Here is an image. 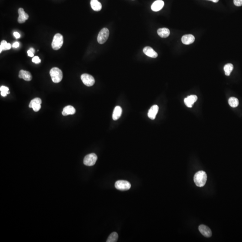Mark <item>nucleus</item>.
Masks as SVG:
<instances>
[{
  "label": "nucleus",
  "mask_w": 242,
  "mask_h": 242,
  "mask_svg": "<svg viewBox=\"0 0 242 242\" xmlns=\"http://www.w3.org/2000/svg\"><path fill=\"white\" fill-rule=\"evenodd\" d=\"M11 48V45L10 43H7L5 40H2L1 42L0 45V53L2 52L3 50H8Z\"/></svg>",
  "instance_id": "obj_20"
},
{
  "label": "nucleus",
  "mask_w": 242,
  "mask_h": 242,
  "mask_svg": "<svg viewBox=\"0 0 242 242\" xmlns=\"http://www.w3.org/2000/svg\"><path fill=\"white\" fill-rule=\"evenodd\" d=\"M211 1H212L213 2H214L217 3V2H218L219 0H211Z\"/></svg>",
  "instance_id": "obj_33"
},
{
  "label": "nucleus",
  "mask_w": 242,
  "mask_h": 242,
  "mask_svg": "<svg viewBox=\"0 0 242 242\" xmlns=\"http://www.w3.org/2000/svg\"><path fill=\"white\" fill-rule=\"evenodd\" d=\"M118 234L116 232H113L108 238L107 242H116L118 240Z\"/></svg>",
  "instance_id": "obj_23"
},
{
  "label": "nucleus",
  "mask_w": 242,
  "mask_h": 242,
  "mask_svg": "<svg viewBox=\"0 0 242 242\" xmlns=\"http://www.w3.org/2000/svg\"><path fill=\"white\" fill-rule=\"evenodd\" d=\"M115 187L117 189L120 191H127L130 189L131 185L128 181L125 180H118L116 182Z\"/></svg>",
  "instance_id": "obj_5"
},
{
  "label": "nucleus",
  "mask_w": 242,
  "mask_h": 242,
  "mask_svg": "<svg viewBox=\"0 0 242 242\" xmlns=\"http://www.w3.org/2000/svg\"><path fill=\"white\" fill-rule=\"evenodd\" d=\"M109 32L108 29L104 28L101 30L97 37V41L100 44L105 43L109 37Z\"/></svg>",
  "instance_id": "obj_4"
},
{
  "label": "nucleus",
  "mask_w": 242,
  "mask_h": 242,
  "mask_svg": "<svg viewBox=\"0 0 242 242\" xmlns=\"http://www.w3.org/2000/svg\"><path fill=\"white\" fill-rule=\"evenodd\" d=\"M13 36L16 39H19L20 37V35L18 32H13Z\"/></svg>",
  "instance_id": "obj_30"
},
{
  "label": "nucleus",
  "mask_w": 242,
  "mask_h": 242,
  "mask_svg": "<svg viewBox=\"0 0 242 242\" xmlns=\"http://www.w3.org/2000/svg\"><path fill=\"white\" fill-rule=\"evenodd\" d=\"M97 160V157L95 154L87 155L84 157L83 163L87 166H92L95 165Z\"/></svg>",
  "instance_id": "obj_6"
},
{
  "label": "nucleus",
  "mask_w": 242,
  "mask_h": 242,
  "mask_svg": "<svg viewBox=\"0 0 242 242\" xmlns=\"http://www.w3.org/2000/svg\"><path fill=\"white\" fill-rule=\"evenodd\" d=\"M52 80L54 83H59L63 78L62 71L58 67H53L50 71Z\"/></svg>",
  "instance_id": "obj_2"
},
{
  "label": "nucleus",
  "mask_w": 242,
  "mask_h": 242,
  "mask_svg": "<svg viewBox=\"0 0 242 242\" xmlns=\"http://www.w3.org/2000/svg\"><path fill=\"white\" fill-rule=\"evenodd\" d=\"M19 46V43L18 42H15L13 44L12 47L14 48H17Z\"/></svg>",
  "instance_id": "obj_29"
},
{
  "label": "nucleus",
  "mask_w": 242,
  "mask_h": 242,
  "mask_svg": "<svg viewBox=\"0 0 242 242\" xmlns=\"http://www.w3.org/2000/svg\"><path fill=\"white\" fill-rule=\"evenodd\" d=\"M41 103L42 100L40 98H36L33 99V100H31L30 103L29 105V108H31V105H33V104H41Z\"/></svg>",
  "instance_id": "obj_25"
},
{
  "label": "nucleus",
  "mask_w": 242,
  "mask_h": 242,
  "mask_svg": "<svg viewBox=\"0 0 242 242\" xmlns=\"http://www.w3.org/2000/svg\"><path fill=\"white\" fill-rule=\"evenodd\" d=\"M208 1H211V0H208Z\"/></svg>",
  "instance_id": "obj_34"
},
{
  "label": "nucleus",
  "mask_w": 242,
  "mask_h": 242,
  "mask_svg": "<svg viewBox=\"0 0 242 242\" xmlns=\"http://www.w3.org/2000/svg\"><path fill=\"white\" fill-rule=\"evenodd\" d=\"M76 113V109L74 107L71 106H68L63 109L62 114L64 116L68 115H74Z\"/></svg>",
  "instance_id": "obj_16"
},
{
  "label": "nucleus",
  "mask_w": 242,
  "mask_h": 242,
  "mask_svg": "<svg viewBox=\"0 0 242 242\" xmlns=\"http://www.w3.org/2000/svg\"><path fill=\"white\" fill-rule=\"evenodd\" d=\"M229 105L232 107L235 108L238 106L239 102L238 99L234 97H232L230 98L228 100Z\"/></svg>",
  "instance_id": "obj_22"
},
{
  "label": "nucleus",
  "mask_w": 242,
  "mask_h": 242,
  "mask_svg": "<svg viewBox=\"0 0 242 242\" xmlns=\"http://www.w3.org/2000/svg\"><path fill=\"white\" fill-rule=\"evenodd\" d=\"M28 56H29V57H33V56H34V53H33V52H32L30 50L28 51Z\"/></svg>",
  "instance_id": "obj_31"
},
{
  "label": "nucleus",
  "mask_w": 242,
  "mask_h": 242,
  "mask_svg": "<svg viewBox=\"0 0 242 242\" xmlns=\"http://www.w3.org/2000/svg\"><path fill=\"white\" fill-rule=\"evenodd\" d=\"M41 107V104H35L31 105V108H32L33 109V110H34L35 112H38V111H39Z\"/></svg>",
  "instance_id": "obj_26"
},
{
  "label": "nucleus",
  "mask_w": 242,
  "mask_h": 242,
  "mask_svg": "<svg viewBox=\"0 0 242 242\" xmlns=\"http://www.w3.org/2000/svg\"><path fill=\"white\" fill-rule=\"evenodd\" d=\"M9 90V89L8 87L4 86H1V88H0L1 95L4 97H6L7 94H10Z\"/></svg>",
  "instance_id": "obj_24"
},
{
  "label": "nucleus",
  "mask_w": 242,
  "mask_h": 242,
  "mask_svg": "<svg viewBox=\"0 0 242 242\" xmlns=\"http://www.w3.org/2000/svg\"><path fill=\"white\" fill-rule=\"evenodd\" d=\"M143 52L148 57L152 58H156L158 56V54L151 47L147 46L145 47L143 49Z\"/></svg>",
  "instance_id": "obj_10"
},
{
  "label": "nucleus",
  "mask_w": 242,
  "mask_h": 242,
  "mask_svg": "<svg viewBox=\"0 0 242 242\" xmlns=\"http://www.w3.org/2000/svg\"><path fill=\"white\" fill-rule=\"evenodd\" d=\"M235 5L237 6H241L242 5V0H234Z\"/></svg>",
  "instance_id": "obj_28"
},
{
  "label": "nucleus",
  "mask_w": 242,
  "mask_h": 242,
  "mask_svg": "<svg viewBox=\"0 0 242 242\" xmlns=\"http://www.w3.org/2000/svg\"><path fill=\"white\" fill-rule=\"evenodd\" d=\"M121 113H122V109L121 107L119 106L115 107L114 109L113 116H112L113 120L116 121L119 119V118L121 116Z\"/></svg>",
  "instance_id": "obj_17"
},
{
  "label": "nucleus",
  "mask_w": 242,
  "mask_h": 242,
  "mask_svg": "<svg viewBox=\"0 0 242 242\" xmlns=\"http://www.w3.org/2000/svg\"><path fill=\"white\" fill-rule=\"evenodd\" d=\"M199 230L202 235L205 237L209 238L212 236V232L210 228L204 225H200L199 227Z\"/></svg>",
  "instance_id": "obj_9"
},
{
  "label": "nucleus",
  "mask_w": 242,
  "mask_h": 242,
  "mask_svg": "<svg viewBox=\"0 0 242 242\" xmlns=\"http://www.w3.org/2000/svg\"><path fill=\"white\" fill-rule=\"evenodd\" d=\"M158 110H159V107L157 105H154L153 106L151 107L148 114V118L152 120L155 119L156 116L158 113Z\"/></svg>",
  "instance_id": "obj_12"
},
{
  "label": "nucleus",
  "mask_w": 242,
  "mask_h": 242,
  "mask_svg": "<svg viewBox=\"0 0 242 242\" xmlns=\"http://www.w3.org/2000/svg\"><path fill=\"white\" fill-rule=\"evenodd\" d=\"M19 16L18 19V22L19 23H23L26 22V20L28 19L29 16L27 14L22 8H20L18 10Z\"/></svg>",
  "instance_id": "obj_8"
},
{
  "label": "nucleus",
  "mask_w": 242,
  "mask_h": 242,
  "mask_svg": "<svg viewBox=\"0 0 242 242\" xmlns=\"http://www.w3.org/2000/svg\"><path fill=\"white\" fill-rule=\"evenodd\" d=\"M81 79L84 84L88 87L93 86L95 82L94 77L91 75L83 74L81 76Z\"/></svg>",
  "instance_id": "obj_7"
},
{
  "label": "nucleus",
  "mask_w": 242,
  "mask_h": 242,
  "mask_svg": "<svg viewBox=\"0 0 242 242\" xmlns=\"http://www.w3.org/2000/svg\"><path fill=\"white\" fill-rule=\"evenodd\" d=\"M63 44V37L60 33L55 34L52 43V47L55 50L61 49Z\"/></svg>",
  "instance_id": "obj_3"
},
{
  "label": "nucleus",
  "mask_w": 242,
  "mask_h": 242,
  "mask_svg": "<svg viewBox=\"0 0 242 242\" xmlns=\"http://www.w3.org/2000/svg\"><path fill=\"white\" fill-rule=\"evenodd\" d=\"M207 178L206 173L204 171H199L195 175L194 181L197 187H203L206 183Z\"/></svg>",
  "instance_id": "obj_1"
},
{
  "label": "nucleus",
  "mask_w": 242,
  "mask_h": 242,
  "mask_svg": "<svg viewBox=\"0 0 242 242\" xmlns=\"http://www.w3.org/2000/svg\"><path fill=\"white\" fill-rule=\"evenodd\" d=\"M197 99H198V97L196 95H191V96H188V97L185 98V104L188 107H192V106L193 105L194 103L197 101Z\"/></svg>",
  "instance_id": "obj_11"
},
{
  "label": "nucleus",
  "mask_w": 242,
  "mask_h": 242,
  "mask_svg": "<svg viewBox=\"0 0 242 242\" xmlns=\"http://www.w3.org/2000/svg\"><path fill=\"white\" fill-rule=\"evenodd\" d=\"M32 61L36 64H39L41 62V60L40 58L38 56H35L33 57L32 59Z\"/></svg>",
  "instance_id": "obj_27"
},
{
  "label": "nucleus",
  "mask_w": 242,
  "mask_h": 242,
  "mask_svg": "<svg viewBox=\"0 0 242 242\" xmlns=\"http://www.w3.org/2000/svg\"><path fill=\"white\" fill-rule=\"evenodd\" d=\"M90 4L91 8L96 11H99L102 9L101 4L98 0H91Z\"/></svg>",
  "instance_id": "obj_18"
},
{
  "label": "nucleus",
  "mask_w": 242,
  "mask_h": 242,
  "mask_svg": "<svg viewBox=\"0 0 242 242\" xmlns=\"http://www.w3.org/2000/svg\"><path fill=\"white\" fill-rule=\"evenodd\" d=\"M164 5V2L162 0H157L154 2L151 6L152 10L155 12L158 11L163 8Z\"/></svg>",
  "instance_id": "obj_14"
},
{
  "label": "nucleus",
  "mask_w": 242,
  "mask_h": 242,
  "mask_svg": "<svg viewBox=\"0 0 242 242\" xmlns=\"http://www.w3.org/2000/svg\"><path fill=\"white\" fill-rule=\"evenodd\" d=\"M157 34L161 38H166L169 36L170 31L167 28H162L157 30Z\"/></svg>",
  "instance_id": "obj_19"
},
{
  "label": "nucleus",
  "mask_w": 242,
  "mask_h": 242,
  "mask_svg": "<svg viewBox=\"0 0 242 242\" xmlns=\"http://www.w3.org/2000/svg\"><path fill=\"white\" fill-rule=\"evenodd\" d=\"M33 53H35V50L33 48H31L29 49Z\"/></svg>",
  "instance_id": "obj_32"
},
{
  "label": "nucleus",
  "mask_w": 242,
  "mask_h": 242,
  "mask_svg": "<svg viewBox=\"0 0 242 242\" xmlns=\"http://www.w3.org/2000/svg\"><path fill=\"white\" fill-rule=\"evenodd\" d=\"M234 69V66L231 63H228L226 64L224 67V70L226 76H230L231 72Z\"/></svg>",
  "instance_id": "obj_21"
},
{
  "label": "nucleus",
  "mask_w": 242,
  "mask_h": 242,
  "mask_svg": "<svg viewBox=\"0 0 242 242\" xmlns=\"http://www.w3.org/2000/svg\"><path fill=\"white\" fill-rule=\"evenodd\" d=\"M195 37L191 34L184 35L182 37V42L184 44L186 45L191 44L194 42Z\"/></svg>",
  "instance_id": "obj_15"
},
{
  "label": "nucleus",
  "mask_w": 242,
  "mask_h": 242,
  "mask_svg": "<svg viewBox=\"0 0 242 242\" xmlns=\"http://www.w3.org/2000/svg\"><path fill=\"white\" fill-rule=\"evenodd\" d=\"M19 78L22 79L27 81H30L32 79V77L31 74L29 71L26 70H21L19 73Z\"/></svg>",
  "instance_id": "obj_13"
}]
</instances>
